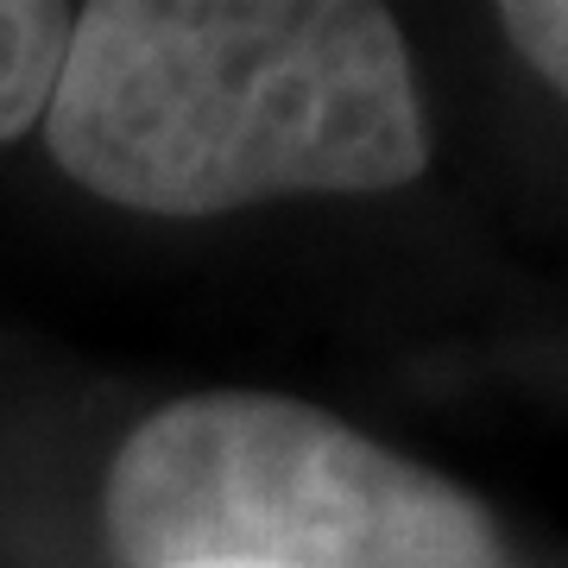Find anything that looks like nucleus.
Returning <instances> with one entry per match:
<instances>
[{"mask_svg":"<svg viewBox=\"0 0 568 568\" xmlns=\"http://www.w3.org/2000/svg\"><path fill=\"white\" fill-rule=\"evenodd\" d=\"M39 133L77 190L159 222L379 196L429 164L405 26L361 0L77 7Z\"/></svg>","mask_w":568,"mask_h":568,"instance_id":"nucleus-1","label":"nucleus"},{"mask_svg":"<svg viewBox=\"0 0 568 568\" xmlns=\"http://www.w3.org/2000/svg\"><path fill=\"white\" fill-rule=\"evenodd\" d=\"M102 537L121 568H511L474 493L278 392L140 417L102 474Z\"/></svg>","mask_w":568,"mask_h":568,"instance_id":"nucleus-2","label":"nucleus"},{"mask_svg":"<svg viewBox=\"0 0 568 568\" xmlns=\"http://www.w3.org/2000/svg\"><path fill=\"white\" fill-rule=\"evenodd\" d=\"M70 39H77V7L0 0V145H20L44 126Z\"/></svg>","mask_w":568,"mask_h":568,"instance_id":"nucleus-3","label":"nucleus"},{"mask_svg":"<svg viewBox=\"0 0 568 568\" xmlns=\"http://www.w3.org/2000/svg\"><path fill=\"white\" fill-rule=\"evenodd\" d=\"M499 32L530 63V77L568 108V0H518V7H499Z\"/></svg>","mask_w":568,"mask_h":568,"instance_id":"nucleus-4","label":"nucleus"}]
</instances>
